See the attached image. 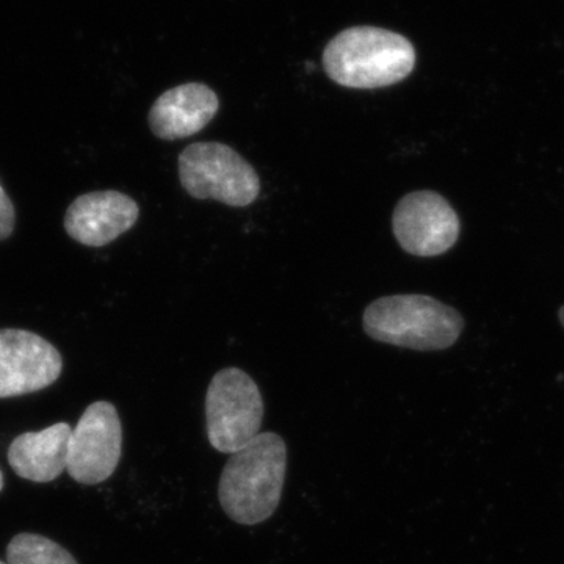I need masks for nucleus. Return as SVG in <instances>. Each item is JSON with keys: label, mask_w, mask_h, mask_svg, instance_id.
<instances>
[{"label": "nucleus", "mask_w": 564, "mask_h": 564, "mask_svg": "<svg viewBox=\"0 0 564 564\" xmlns=\"http://www.w3.org/2000/svg\"><path fill=\"white\" fill-rule=\"evenodd\" d=\"M285 474L284 440L276 433H259L223 469L218 485L223 511L240 525L265 522L280 505Z\"/></svg>", "instance_id": "obj_1"}, {"label": "nucleus", "mask_w": 564, "mask_h": 564, "mask_svg": "<svg viewBox=\"0 0 564 564\" xmlns=\"http://www.w3.org/2000/svg\"><path fill=\"white\" fill-rule=\"evenodd\" d=\"M413 43L388 29L358 25L334 36L323 51L326 76L355 90L391 87L415 68Z\"/></svg>", "instance_id": "obj_2"}, {"label": "nucleus", "mask_w": 564, "mask_h": 564, "mask_svg": "<svg viewBox=\"0 0 564 564\" xmlns=\"http://www.w3.org/2000/svg\"><path fill=\"white\" fill-rule=\"evenodd\" d=\"M364 332L377 343L417 351L445 350L459 339L464 318L458 311L426 295H392L375 300L362 315Z\"/></svg>", "instance_id": "obj_3"}, {"label": "nucleus", "mask_w": 564, "mask_h": 564, "mask_svg": "<svg viewBox=\"0 0 564 564\" xmlns=\"http://www.w3.org/2000/svg\"><path fill=\"white\" fill-rule=\"evenodd\" d=\"M180 180L195 199H214L231 207H247L261 193V181L251 163L223 143H193L180 155Z\"/></svg>", "instance_id": "obj_4"}, {"label": "nucleus", "mask_w": 564, "mask_h": 564, "mask_svg": "<svg viewBox=\"0 0 564 564\" xmlns=\"http://www.w3.org/2000/svg\"><path fill=\"white\" fill-rule=\"evenodd\" d=\"M262 421V393L250 375L229 367L212 378L206 393V430L215 451L236 454L261 433Z\"/></svg>", "instance_id": "obj_5"}, {"label": "nucleus", "mask_w": 564, "mask_h": 564, "mask_svg": "<svg viewBox=\"0 0 564 564\" xmlns=\"http://www.w3.org/2000/svg\"><path fill=\"white\" fill-rule=\"evenodd\" d=\"M121 452L122 426L117 408L95 402L70 433L66 470L77 484H104L117 470Z\"/></svg>", "instance_id": "obj_6"}, {"label": "nucleus", "mask_w": 564, "mask_h": 564, "mask_svg": "<svg viewBox=\"0 0 564 564\" xmlns=\"http://www.w3.org/2000/svg\"><path fill=\"white\" fill-rule=\"evenodd\" d=\"M458 215L444 196L432 191L408 193L392 215V231L404 251L434 258L455 247L459 237Z\"/></svg>", "instance_id": "obj_7"}, {"label": "nucleus", "mask_w": 564, "mask_h": 564, "mask_svg": "<svg viewBox=\"0 0 564 564\" xmlns=\"http://www.w3.org/2000/svg\"><path fill=\"white\" fill-rule=\"evenodd\" d=\"M61 352L24 329H0V399L43 391L58 380Z\"/></svg>", "instance_id": "obj_8"}, {"label": "nucleus", "mask_w": 564, "mask_h": 564, "mask_svg": "<svg viewBox=\"0 0 564 564\" xmlns=\"http://www.w3.org/2000/svg\"><path fill=\"white\" fill-rule=\"evenodd\" d=\"M139 215V204L124 193H87L70 204L66 212L65 229L76 242L104 247L132 229Z\"/></svg>", "instance_id": "obj_9"}, {"label": "nucleus", "mask_w": 564, "mask_h": 564, "mask_svg": "<svg viewBox=\"0 0 564 564\" xmlns=\"http://www.w3.org/2000/svg\"><path fill=\"white\" fill-rule=\"evenodd\" d=\"M220 109L217 93L204 84H184L159 96L150 110L152 133L182 140L202 132Z\"/></svg>", "instance_id": "obj_10"}, {"label": "nucleus", "mask_w": 564, "mask_h": 564, "mask_svg": "<svg viewBox=\"0 0 564 564\" xmlns=\"http://www.w3.org/2000/svg\"><path fill=\"white\" fill-rule=\"evenodd\" d=\"M70 433L68 423L61 422L43 432L21 434L9 448L11 469L35 484L57 480L68 464Z\"/></svg>", "instance_id": "obj_11"}, {"label": "nucleus", "mask_w": 564, "mask_h": 564, "mask_svg": "<svg viewBox=\"0 0 564 564\" xmlns=\"http://www.w3.org/2000/svg\"><path fill=\"white\" fill-rule=\"evenodd\" d=\"M9 564H77L61 544L35 533L17 534L7 547Z\"/></svg>", "instance_id": "obj_12"}, {"label": "nucleus", "mask_w": 564, "mask_h": 564, "mask_svg": "<svg viewBox=\"0 0 564 564\" xmlns=\"http://www.w3.org/2000/svg\"><path fill=\"white\" fill-rule=\"evenodd\" d=\"M14 229L13 203L0 185V240L9 239Z\"/></svg>", "instance_id": "obj_13"}, {"label": "nucleus", "mask_w": 564, "mask_h": 564, "mask_svg": "<svg viewBox=\"0 0 564 564\" xmlns=\"http://www.w3.org/2000/svg\"><path fill=\"white\" fill-rule=\"evenodd\" d=\"M560 322H562V325L564 326V306L562 307V310H560Z\"/></svg>", "instance_id": "obj_14"}, {"label": "nucleus", "mask_w": 564, "mask_h": 564, "mask_svg": "<svg viewBox=\"0 0 564 564\" xmlns=\"http://www.w3.org/2000/svg\"><path fill=\"white\" fill-rule=\"evenodd\" d=\"M2 488H3V475H2V470H0V491H2Z\"/></svg>", "instance_id": "obj_15"}, {"label": "nucleus", "mask_w": 564, "mask_h": 564, "mask_svg": "<svg viewBox=\"0 0 564 564\" xmlns=\"http://www.w3.org/2000/svg\"><path fill=\"white\" fill-rule=\"evenodd\" d=\"M0 564H9V563H3V562H0Z\"/></svg>", "instance_id": "obj_16"}]
</instances>
